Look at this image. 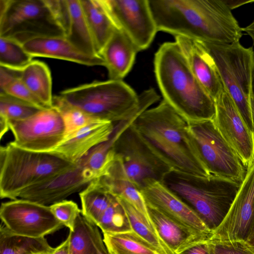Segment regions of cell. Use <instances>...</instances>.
Returning a JSON list of instances; mask_svg holds the SVG:
<instances>
[{"mask_svg": "<svg viewBox=\"0 0 254 254\" xmlns=\"http://www.w3.org/2000/svg\"><path fill=\"white\" fill-rule=\"evenodd\" d=\"M140 191L147 206L179 223L203 232L213 234L198 215L162 182H152Z\"/></svg>", "mask_w": 254, "mask_h": 254, "instance_id": "d6986e66", "label": "cell"}, {"mask_svg": "<svg viewBox=\"0 0 254 254\" xmlns=\"http://www.w3.org/2000/svg\"><path fill=\"white\" fill-rule=\"evenodd\" d=\"M253 235H254V227H253V230H252V233H251V236H250V238L251 236H253Z\"/></svg>", "mask_w": 254, "mask_h": 254, "instance_id": "f6af8a7d", "label": "cell"}, {"mask_svg": "<svg viewBox=\"0 0 254 254\" xmlns=\"http://www.w3.org/2000/svg\"><path fill=\"white\" fill-rule=\"evenodd\" d=\"M79 195L82 214L95 224L115 198L107 192L96 179L91 182Z\"/></svg>", "mask_w": 254, "mask_h": 254, "instance_id": "4dcf8cb0", "label": "cell"}, {"mask_svg": "<svg viewBox=\"0 0 254 254\" xmlns=\"http://www.w3.org/2000/svg\"><path fill=\"white\" fill-rule=\"evenodd\" d=\"M115 125L96 120L72 133L53 151L68 161L76 164L96 145L108 140Z\"/></svg>", "mask_w": 254, "mask_h": 254, "instance_id": "ffe728a7", "label": "cell"}, {"mask_svg": "<svg viewBox=\"0 0 254 254\" xmlns=\"http://www.w3.org/2000/svg\"><path fill=\"white\" fill-rule=\"evenodd\" d=\"M58 154L23 149L10 142L0 148V196L18 198L29 188L74 167Z\"/></svg>", "mask_w": 254, "mask_h": 254, "instance_id": "8992f818", "label": "cell"}, {"mask_svg": "<svg viewBox=\"0 0 254 254\" xmlns=\"http://www.w3.org/2000/svg\"><path fill=\"white\" fill-rule=\"evenodd\" d=\"M158 31L199 41L240 42L242 28L225 0H148Z\"/></svg>", "mask_w": 254, "mask_h": 254, "instance_id": "6da1fadb", "label": "cell"}, {"mask_svg": "<svg viewBox=\"0 0 254 254\" xmlns=\"http://www.w3.org/2000/svg\"><path fill=\"white\" fill-rule=\"evenodd\" d=\"M54 249L45 237L20 236L0 227V254H50Z\"/></svg>", "mask_w": 254, "mask_h": 254, "instance_id": "f1b7e54d", "label": "cell"}, {"mask_svg": "<svg viewBox=\"0 0 254 254\" xmlns=\"http://www.w3.org/2000/svg\"><path fill=\"white\" fill-rule=\"evenodd\" d=\"M138 52L127 36L116 29L100 53L109 80H123L132 68Z\"/></svg>", "mask_w": 254, "mask_h": 254, "instance_id": "603a6c76", "label": "cell"}, {"mask_svg": "<svg viewBox=\"0 0 254 254\" xmlns=\"http://www.w3.org/2000/svg\"><path fill=\"white\" fill-rule=\"evenodd\" d=\"M63 36L47 0H0V37L23 44L35 39Z\"/></svg>", "mask_w": 254, "mask_h": 254, "instance_id": "9c48e42d", "label": "cell"}, {"mask_svg": "<svg viewBox=\"0 0 254 254\" xmlns=\"http://www.w3.org/2000/svg\"><path fill=\"white\" fill-rule=\"evenodd\" d=\"M59 95L93 118L114 125L136 118L160 98L153 88L137 95L123 80L109 79L67 89Z\"/></svg>", "mask_w": 254, "mask_h": 254, "instance_id": "277c9868", "label": "cell"}, {"mask_svg": "<svg viewBox=\"0 0 254 254\" xmlns=\"http://www.w3.org/2000/svg\"><path fill=\"white\" fill-rule=\"evenodd\" d=\"M215 101L213 122L247 170L254 163V132L247 125L226 89Z\"/></svg>", "mask_w": 254, "mask_h": 254, "instance_id": "5bb4252c", "label": "cell"}, {"mask_svg": "<svg viewBox=\"0 0 254 254\" xmlns=\"http://www.w3.org/2000/svg\"><path fill=\"white\" fill-rule=\"evenodd\" d=\"M0 218L10 232L30 238H44L64 226L50 206L21 198L2 203Z\"/></svg>", "mask_w": 254, "mask_h": 254, "instance_id": "7c38bea8", "label": "cell"}, {"mask_svg": "<svg viewBox=\"0 0 254 254\" xmlns=\"http://www.w3.org/2000/svg\"><path fill=\"white\" fill-rule=\"evenodd\" d=\"M96 225L103 233H118L132 230L124 208L116 197Z\"/></svg>", "mask_w": 254, "mask_h": 254, "instance_id": "d590c367", "label": "cell"}, {"mask_svg": "<svg viewBox=\"0 0 254 254\" xmlns=\"http://www.w3.org/2000/svg\"><path fill=\"white\" fill-rule=\"evenodd\" d=\"M70 254H108L98 226L78 214L74 228L70 230Z\"/></svg>", "mask_w": 254, "mask_h": 254, "instance_id": "d4e9b609", "label": "cell"}, {"mask_svg": "<svg viewBox=\"0 0 254 254\" xmlns=\"http://www.w3.org/2000/svg\"><path fill=\"white\" fill-rule=\"evenodd\" d=\"M33 58L23 44L10 38L0 37V66L20 70L29 64Z\"/></svg>", "mask_w": 254, "mask_h": 254, "instance_id": "e575fe53", "label": "cell"}, {"mask_svg": "<svg viewBox=\"0 0 254 254\" xmlns=\"http://www.w3.org/2000/svg\"><path fill=\"white\" fill-rule=\"evenodd\" d=\"M91 182L83 175L79 163L64 172L53 176L24 190L19 198L48 205L64 200L81 191Z\"/></svg>", "mask_w": 254, "mask_h": 254, "instance_id": "e0dca14e", "label": "cell"}, {"mask_svg": "<svg viewBox=\"0 0 254 254\" xmlns=\"http://www.w3.org/2000/svg\"><path fill=\"white\" fill-rule=\"evenodd\" d=\"M188 125L198 153L210 175L240 186L247 170L213 120Z\"/></svg>", "mask_w": 254, "mask_h": 254, "instance_id": "30bf717a", "label": "cell"}, {"mask_svg": "<svg viewBox=\"0 0 254 254\" xmlns=\"http://www.w3.org/2000/svg\"><path fill=\"white\" fill-rule=\"evenodd\" d=\"M64 37L85 54L101 57L84 14L80 0H47Z\"/></svg>", "mask_w": 254, "mask_h": 254, "instance_id": "2e32d148", "label": "cell"}, {"mask_svg": "<svg viewBox=\"0 0 254 254\" xmlns=\"http://www.w3.org/2000/svg\"><path fill=\"white\" fill-rule=\"evenodd\" d=\"M250 108H251V116L253 125V128L254 131V97L252 94L251 101H250Z\"/></svg>", "mask_w": 254, "mask_h": 254, "instance_id": "7bdbcfd3", "label": "cell"}, {"mask_svg": "<svg viewBox=\"0 0 254 254\" xmlns=\"http://www.w3.org/2000/svg\"><path fill=\"white\" fill-rule=\"evenodd\" d=\"M19 77L48 108H52V81L50 70L43 62L32 61L19 70Z\"/></svg>", "mask_w": 254, "mask_h": 254, "instance_id": "4316f807", "label": "cell"}, {"mask_svg": "<svg viewBox=\"0 0 254 254\" xmlns=\"http://www.w3.org/2000/svg\"><path fill=\"white\" fill-rule=\"evenodd\" d=\"M225 1L228 6L230 7V8L232 10L234 8H236L243 4L251 2H254V0H237V1H234V0H226Z\"/></svg>", "mask_w": 254, "mask_h": 254, "instance_id": "b9f144b4", "label": "cell"}, {"mask_svg": "<svg viewBox=\"0 0 254 254\" xmlns=\"http://www.w3.org/2000/svg\"><path fill=\"white\" fill-rule=\"evenodd\" d=\"M174 37L191 72L215 100L225 88L212 58L200 41L181 36Z\"/></svg>", "mask_w": 254, "mask_h": 254, "instance_id": "ac0fdd59", "label": "cell"}, {"mask_svg": "<svg viewBox=\"0 0 254 254\" xmlns=\"http://www.w3.org/2000/svg\"><path fill=\"white\" fill-rule=\"evenodd\" d=\"M117 29L138 51L147 49L158 32L148 0H102Z\"/></svg>", "mask_w": 254, "mask_h": 254, "instance_id": "4fadbf2b", "label": "cell"}, {"mask_svg": "<svg viewBox=\"0 0 254 254\" xmlns=\"http://www.w3.org/2000/svg\"><path fill=\"white\" fill-rule=\"evenodd\" d=\"M210 254H254L244 241H209Z\"/></svg>", "mask_w": 254, "mask_h": 254, "instance_id": "f35d334b", "label": "cell"}, {"mask_svg": "<svg viewBox=\"0 0 254 254\" xmlns=\"http://www.w3.org/2000/svg\"><path fill=\"white\" fill-rule=\"evenodd\" d=\"M131 125L172 170L201 177L212 176L200 158L188 123L164 100L140 114Z\"/></svg>", "mask_w": 254, "mask_h": 254, "instance_id": "7a4b0ae2", "label": "cell"}, {"mask_svg": "<svg viewBox=\"0 0 254 254\" xmlns=\"http://www.w3.org/2000/svg\"><path fill=\"white\" fill-rule=\"evenodd\" d=\"M154 72L163 100L188 123L213 120L215 101L195 78L175 42L156 52Z\"/></svg>", "mask_w": 254, "mask_h": 254, "instance_id": "3957f363", "label": "cell"}, {"mask_svg": "<svg viewBox=\"0 0 254 254\" xmlns=\"http://www.w3.org/2000/svg\"><path fill=\"white\" fill-rule=\"evenodd\" d=\"M5 93L28 102L41 110L48 108L19 77V70L0 66V93Z\"/></svg>", "mask_w": 254, "mask_h": 254, "instance_id": "d6a6232c", "label": "cell"}, {"mask_svg": "<svg viewBox=\"0 0 254 254\" xmlns=\"http://www.w3.org/2000/svg\"><path fill=\"white\" fill-rule=\"evenodd\" d=\"M201 42L212 58L225 89L254 132L250 108L254 74L253 48H245L240 42L228 45Z\"/></svg>", "mask_w": 254, "mask_h": 254, "instance_id": "52a82bcc", "label": "cell"}, {"mask_svg": "<svg viewBox=\"0 0 254 254\" xmlns=\"http://www.w3.org/2000/svg\"><path fill=\"white\" fill-rule=\"evenodd\" d=\"M50 254H70L69 238L67 237L59 246L54 248Z\"/></svg>", "mask_w": 254, "mask_h": 254, "instance_id": "60d3db41", "label": "cell"}, {"mask_svg": "<svg viewBox=\"0 0 254 254\" xmlns=\"http://www.w3.org/2000/svg\"><path fill=\"white\" fill-rule=\"evenodd\" d=\"M162 183L191 208L213 233L226 217L240 187L212 176L201 177L173 170Z\"/></svg>", "mask_w": 254, "mask_h": 254, "instance_id": "5b68a950", "label": "cell"}, {"mask_svg": "<svg viewBox=\"0 0 254 254\" xmlns=\"http://www.w3.org/2000/svg\"><path fill=\"white\" fill-rule=\"evenodd\" d=\"M95 179L107 192L126 200L152 223L141 191L115 166L112 164L103 175Z\"/></svg>", "mask_w": 254, "mask_h": 254, "instance_id": "cb8c5ba5", "label": "cell"}, {"mask_svg": "<svg viewBox=\"0 0 254 254\" xmlns=\"http://www.w3.org/2000/svg\"><path fill=\"white\" fill-rule=\"evenodd\" d=\"M52 107L59 112L63 119L65 129L64 138L87 125L98 120L68 103L60 95L53 96Z\"/></svg>", "mask_w": 254, "mask_h": 254, "instance_id": "836d02e7", "label": "cell"}, {"mask_svg": "<svg viewBox=\"0 0 254 254\" xmlns=\"http://www.w3.org/2000/svg\"><path fill=\"white\" fill-rule=\"evenodd\" d=\"M56 218L70 230L74 228L76 219L81 210L72 200H63L50 205Z\"/></svg>", "mask_w": 254, "mask_h": 254, "instance_id": "74e56055", "label": "cell"}, {"mask_svg": "<svg viewBox=\"0 0 254 254\" xmlns=\"http://www.w3.org/2000/svg\"><path fill=\"white\" fill-rule=\"evenodd\" d=\"M23 45L33 57L54 58L87 66L104 65L101 57L84 53L64 36L35 39Z\"/></svg>", "mask_w": 254, "mask_h": 254, "instance_id": "7402d4cb", "label": "cell"}, {"mask_svg": "<svg viewBox=\"0 0 254 254\" xmlns=\"http://www.w3.org/2000/svg\"><path fill=\"white\" fill-rule=\"evenodd\" d=\"M254 225V163L247 169L228 213L210 240L246 242Z\"/></svg>", "mask_w": 254, "mask_h": 254, "instance_id": "9a60e30c", "label": "cell"}, {"mask_svg": "<svg viewBox=\"0 0 254 254\" xmlns=\"http://www.w3.org/2000/svg\"><path fill=\"white\" fill-rule=\"evenodd\" d=\"M41 109L18 98L0 93V118L8 122L25 120Z\"/></svg>", "mask_w": 254, "mask_h": 254, "instance_id": "8d00e7d4", "label": "cell"}, {"mask_svg": "<svg viewBox=\"0 0 254 254\" xmlns=\"http://www.w3.org/2000/svg\"><path fill=\"white\" fill-rule=\"evenodd\" d=\"M248 248L254 253V235L251 236L245 242Z\"/></svg>", "mask_w": 254, "mask_h": 254, "instance_id": "ee69618b", "label": "cell"}, {"mask_svg": "<svg viewBox=\"0 0 254 254\" xmlns=\"http://www.w3.org/2000/svg\"><path fill=\"white\" fill-rule=\"evenodd\" d=\"M116 198L124 208L133 231L161 254H173L159 237L152 224L141 212L125 199Z\"/></svg>", "mask_w": 254, "mask_h": 254, "instance_id": "1f68e13d", "label": "cell"}, {"mask_svg": "<svg viewBox=\"0 0 254 254\" xmlns=\"http://www.w3.org/2000/svg\"><path fill=\"white\" fill-rule=\"evenodd\" d=\"M135 118L115 125L113 148L115 161L124 176L141 190L152 182H162L172 170L136 132L131 125Z\"/></svg>", "mask_w": 254, "mask_h": 254, "instance_id": "ba28073f", "label": "cell"}, {"mask_svg": "<svg viewBox=\"0 0 254 254\" xmlns=\"http://www.w3.org/2000/svg\"><path fill=\"white\" fill-rule=\"evenodd\" d=\"M9 124L14 136L11 143L31 151L52 152L65 137L63 119L53 107L41 110L24 120L9 122Z\"/></svg>", "mask_w": 254, "mask_h": 254, "instance_id": "8fae6325", "label": "cell"}, {"mask_svg": "<svg viewBox=\"0 0 254 254\" xmlns=\"http://www.w3.org/2000/svg\"><path fill=\"white\" fill-rule=\"evenodd\" d=\"M150 219L158 235L173 254H179L198 243L210 241L213 234L200 231L179 223L147 206Z\"/></svg>", "mask_w": 254, "mask_h": 254, "instance_id": "44dd1931", "label": "cell"}, {"mask_svg": "<svg viewBox=\"0 0 254 254\" xmlns=\"http://www.w3.org/2000/svg\"><path fill=\"white\" fill-rule=\"evenodd\" d=\"M117 135L114 130L110 139L91 149L78 163L80 165L85 177L92 182L103 175L115 159L113 144Z\"/></svg>", "mask_w": 254, "mask_h": 254, "instance_id": "83f0119b", "label": "cell"}, {"mask_svg": "<svg viewBox=\"0 0 254 254\" xmlns=\"http://www.w3.org/2000/svg\"><path fill=\"white\" fill-rule=\"evenodd\" d=\"M103 241L111 254H161L133 230L103 233Z\"/></svg>", "mask_w": 254, "mask_h": 254, "instance_id": "f546056e", "label": "cell"}, {"mask_svg": "<svg viewBox=\"0 0 254 254\" xmlns=\"http://www.w3.org/2000/svg\"><path fill=\"white\" fill-rule=\"evenodd\" d=\"M97 51L100 53L117 29L102 0H80Z\"/></svg>", "mask_w": 254, "mask_h": 254, "instance_id": "484cf974", "label": "cell"}, {"mask_svg": "<svg viewBox=\"0 0 254 254\" xmlns=\"http://www.w3.org/2000/svg\"><path fill=\"white\" fill-rule=\"evenodd\" d=\"M209 241L195 245L179 254H210Z\"/></svg>", "mask_w": 254, "mask_h": 254, "instance_id": "ab89813d", "label": "cell"}, {"mask_svg": "<svg viewBox=\"0 0 254 254\" xmlns=\"http://www.w3.org/2000/svg\"><path fill=\"white\" fill-rule=\"evenodd\" d=\"M108 254H111L109 253Z\"/></svg>", "mask_w": 254, "mask_h": 254, "instance_id": "bcb514c9", "label": "cell"}]
</instances>
